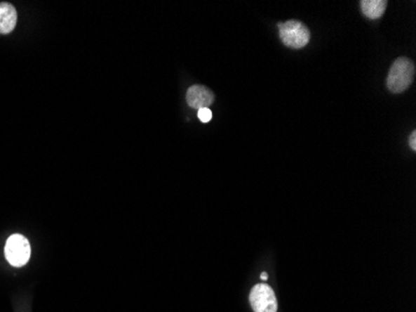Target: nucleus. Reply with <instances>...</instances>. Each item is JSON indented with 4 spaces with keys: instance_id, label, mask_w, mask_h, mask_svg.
<instances>
[{
    "instance_id": "1",
    "label": "nucleus",
    "mask_w": 416,
    "mask_h": 312,
    "mask_svg": "<svg viewBox=\"0 0 416 312\" xmlns=\"http://www.w3.org/2000/svg\"><path fill=\"white\" fill-rule=\"evenodd\" d=\"M415 78V65L408 58H398L389 70L387 88L393 94L405 91Z\"/></svg>"
},
{
    "instance_id": "2",
    "label": "nucleus",
    "mask_w": 416,
    "mask_h": 312,
    "mask_svg": "<svg viewBox=\"0 0 416 312\" xmlns=\"http://www.w3.org/2000/svg\"><path fill=\"white\" fill-rule=\"evenodd\" d=\"M278 29H279V38L288 48L302 49L311 40L309 29L307 28L303 22L288 20V22H281L278 25Z\"/></svg>"
},
{
    "instance_id": "3",
    "label": "nucleus",
    "mask_w": 416,
    "mask_h": 312,
    "mask_svg": "<svg viewBox=\"0 0 416 312\" xmlns=\"http://www.w3.org/2000/svg\"><path fill=\"white\" fill-rule=\"evenodd\" d=\"M250 304L255 312H277L278 302L272 287L267 284H257L250 290Z\"/></svg>"
},
{
    "instance_id": "4",
    "label": "nucleus",
    "mask_w": 416,
    "mask_h": 312,
    "mask_svg": "<svg viewBox=\"0 0 416 312\" xmlns=\"http://www.w3.org/2000/svg\"><path fill=\"white\" fill-rule=\"evenodd\" d=\"M30 244L22 235H13L6 244V257L11 265L15 268L24 266L30 259Z\"/></svg>"
},
{
    "instance_id": "5",
    "label": "nucleus",
    "mask_w": 416,
    "mask_h": 312,
    "mask_svg": "<svg viewBox=\"0 0 416 312\" xmlns=\"http://www.w3.org/2000/svg\"><path fill=\"white\" fill-rule=\"evenodd\" d=\"M186 100L192 109L200 110V109L211 105L215 100V95L211 90L206 88L203 85H194L187 90Z\"/></svg>"
},
{
    "instance_id": "6",
    "label": "nucleus",
    "mask_w": 416,
    "mask_h": 312,
    "mask_svg": "<svg viewBox=\"0 0 416 312\" xmlns=\"http://www.w3.org/2000/svg\"><path fill=\"white\" fill-rule=\"evenodd\" d=\"M17 11L9 3H0V34L13 32L17 25Z\"/></svg>"
},
{
    "instance_id": "7",
    "label": "nucleus",
    "mask_w": 416,
    "mask_h": 312,
    "mask_svg": "<svg viewBox=\"0 0 416 312\" xmlns=\"http://www.w3.org/2000/svg\"><path fill=\"white\" fill-rule=\"evenodd\" d=\"M361 11L368 19H379L383 17L384 11L388 6L387 0H361Z\"/></svg>"
},
{
    "instance_id": "8",
    "label": "nucleus",
    "mask_w": 416,
    "mask_h": 312,
    "mask_svg": "<svg viewBox=\"0 0 416 312\" xmlns=\"http://www.w3.org/2000/svg\"><path fill=\"white\" fill-rule=\"evenodd\" d=\"M199 119H200L202 123H208L212 119V112L210 110V108H203L199 110Z\"/></svg>"
},
{
    "instance_id": "9",
    "label": "nucleus",
    "mask_w": 416,
    "mask_h": 312,
    "mask_svg": "<svg viewBox=\"0 0 416 312\" xmlns=\"http://www.w3.org/2000/svg\"><path fill=\"white\" fill-rule=\"evenodd\" d=\"M409 145H410L411 149L412 150H416V131L414 130L412 133H411L410 136H409Z\"/></svg>"
},
{
    "instance_id": "10",
    "label": "nucleus",
    "mask_w": 416,
    "mask_h": 312,
    "mask_svg": "<svg viewBox=\"0 0 416 312\" xmlns=\"http://www.w3.org/2000/svg\"><path fill=\"white\" fill-rule=\"evenodd\" d=\"M261 279L262 280H267V273H263L261 275Z\"/></svg>"
}]
</instances>
